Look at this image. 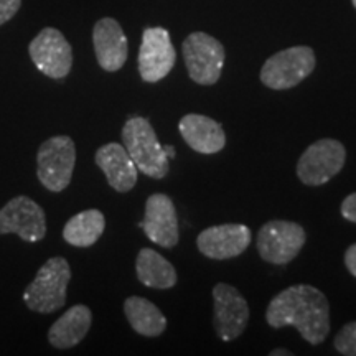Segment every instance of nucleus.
<instances>
[{
	"label": "nucleus",
	"mask_w": 356,
	"mask_h": 356,
	"mask_svg": "<svg viewBox=\"0 0 356 356\" xmlns=\"http://www.w3.org/2000/svg\"><path fill=\"white\" fill-rule=\"evenodd\" d=\"M96 165L104 172L108 184L119 193H127L137 184V167L126 150L118 142H109L97 149Z\"/></svg>",
	"instance_id": "obj_16"
},
{
	"label": "nucleus",
	"mask_w": 356,
	"mask_h": 356,
	"mask_svg": "<svg viewBox=\"0 0 356 356\" xmlns=\"http://www.w3.org/2000/svg\"><path fill=\"white\" fill-rule=\"evenodd\" d=\"M33 65L44 76L61 79L73 66V51L65 35L56 29H43L29 47Z\"/></svg>",
	"instance_id": "obj_10"
},
{
	"label": "nucleus",
	"mask_w": 356,
	"mask_h": 356,
	"mask_svg": "<svg viewBox=\"0 0 356 356\" xmlns=\"http://www.w3.org/2000/svg\"><path fill=\"white\" fill-rule=\"evenodd\" d=\"M92 323V314L86 305H73L66 310L48 332V341L58 350H68L81 343Z\"/></svg>",
	"instance_id": "obj_18"
},
{
	"label": "nucleus",
	"mask_w": 356,
	"mask_h": 356,
	"mask_svg": "<svg viewBox=\"0 0 356 356\" xmlns=\"http://www.w3.org/2000/svg\"><path fill=\"white\" fill-rule=\"evenodd\" d=\"M177 53L170 33L162 26L145 29L139 50V73L145 83H157L173 70Z\"/></svg>",
	"instance_id": "obj_12"
},
{
	"label": "nucleus",
	"mask_w": 356,
	"mask_h": 356,
	"mask_svg": "<svg viewBox=\"0 0 356 356\" xmlns=\"http://www.w3.org/2000/svg\"><path fill=\"white\" fill-rule=\"evenodd\" d=\"M19 234L26 243L42 241L47 234V218L43 208L32 198H12L0 210V234Z\"/></svg>",
	"instance_id": "obj_11"
},
{
	"label": "nucleus",
	"mask_w": 356,
	"mask_h": 356,
	"mask_svg": "<svg viewBox=\"0 0 356 356\" xmlns=\"http://www.w3.org/2000/svg\"><path fill=\"white\" fill-rule=\"evenodd\" d=\"M333 346L340 355L356 356V322L346 323L340 332L337 333Z\"/></svg>",
	"instance_id": "obj_22"
},
{
	"label": "nucleus",
	"mask_w": 356,
	"mask_h": 356,
	"mask_svg": "<svg viewBox=\"0 0 356 356\" xmlns=\"http://www.w3.org/2000/svg\"><path fill=\"white\" fill-rule=\"evenodd\" d=\"M71 279V269L65 257H51L40 267L24 293L30 310L38 314H53L66 304V291Z\"/></svg>",
	"instance_id": "obj_3"
},
{
	"label": "nucleus",
	"mask_w": 356,
	"mask_h": 356,
	"mask_svg": "<svg viewBox=\"0 0 356 356\" xmlns=\"http://www.w3.org/2000/svg\"><path fill=\"white\" fill-rule=\"evenodd\" d=\"M345 266H346V269L350 270V274L356 277V244H351V246L346 249Z\"/></svg>",
	"instance_id": "obj_25"
},
{
	"label": "nucleus",
	"mask_w": 356,
	"mask_h": 356,
	"mask_svg": "<svg viewBox=\"0 0 356 356\" xmlns=\"http://www.w3.org/2000/svg\"><path fill=\"white\" fill-rule=\"evenodd\" d=\"M266 320L273 328L296 327L310 345H320L330 333V304L317 287L299 284L269 302Z\"/></svg>",
	"instance_id": "obj_1"
},
{
	"label": "nucleus",
	"mask_w": 356,
	"mask_h": 356,
	"mask_svg": "<svg viewBox=\"0 0 356 356\" xmlns=\"http://www.w3.org/2000/svg\"><path fill=\"white\" fill-rule=\"evenodd\" d=\"M124 314L131 327L142 337H160L167 328V318L162 310L144 297H129L124 302Z\"/></svg>",
	"instance_id": "obj_20"
},
{
	"label": "nucleus",
	"mask_w": 356,
	"mask_h": 356,
	"mask_svg": "<svg viewBox=\"0 0 356 356\" xmlns=\"http://www.w3.org/2000/svg\"><path fill=\"white\" fill-rule=\"evenodd\" d=\"M315 53L310 47H292L267 58L261 70L264 86L284 91L296 88L315 70Z\"/></svg>",
	"instance_id": "obj_5"
},
{
	"label": "nucleus",
	"mask_w": 356,
	"mask_h": 356,
	"mask_svg": "<svg viewBox=\"0 0 356 356\" xmlns=\"http://www.w3.org/2000/svg\"><path fill=\"white\" fill-rule=\"evenodd\" d=\"M22 6V0H0V25L13 19Z\"/></svg>",
	"instance_id": "obj_23"
},
{
	"label": "nucleus",
	"mask_w": 356,
	"mask_h": 356,
	"mask_svg": "<svg viewBox=\"0 0 356 356\" xmlns=\"http://www.w3.org/2000/svg\"><path fill=\"white\" fill-rule=\"evenodd\" d=\"M270 356H292V351L284 350V348H277L270 351Z\"/></svg>",
	"instance_id": "obj_26"
},
{
	"label": "nucleus",
	"mask_w": 356,
	"mask_h": 356,
	"mask_svg": "<svg viewBox=\"0 0 356 356\" xmlns=\"http://www.w3.org/2000/svg\"><path fill=\"white\" fill-rule=\"evenodd\" d=\"M184 140L198 154H218L225 149L226 134L221 124L202 114H186L178 124Z\"/></svg>",
	"instance_id": "obj_17"
},
{
	"label": "nucleus",
	"mask_w": 356,
	"mask_h": 356,
	"mask_svg": "<svg viewBox=\"0 0 356 356\" xmlns=\"http://www.w3.org/2000/svg\"><path fill=\"white\" fill-rule=\"evenodd\" d=\"M307 241L305 229L299 222L286 220L267 221L259 229L256 246L259 256L269 264L284 266L299 256Z\"/></svg>",
	"instance_id": "obj_6"
},
{
	"label": "nucleus",
	"mask_w": 356,
	"mask_h": 356,
	"mask_svg": "<svg viewBox=\"0 0 356 356\" xmlns=\"http://www.w3.org/2000/svg\"><path fill=\"white\" fill-rule=\"evenodd\" d=\"M122 144L136 163L137 170H140L144 175L155 180L168 175V170H170L168 157L157 139L154 127L150 126L149 119L140 118V115L127 119L122 127Z\"/></svg>",
	"instance_id": "obj_2"
},
{
	"label": "nucleus",
	"mask_w": 356,
	"mask_h": 356,
	"mask_svg": "<svg viewBox=\"0 0 356 356\" xmlns=\"http://www.w3.org/2000/svg\"><path fill=\"white\" fill-rule=\"evenodd\" d=\"M185 66L190 78L202 86H213L221 78L225 65V47L211 35L190 33L181 44Z\"/></svg>",
	"instance_id": "obj_7"
},
{
	"label": "nucleus",
	"mask_w": 356,
	"mask_h": 356,
	"mask_svg": "<svg viewBox=\"0 0 356 356\" xmlns=\"http://www.w3.org/2000/svg\"><path fill=\"white\" fill-rule=\"evenodd\" d=\"M346 162V149L340 140L320 139L300 155L297 177L304 185L320 186L340 173Z\"/></svg>",
	"instance_id": "obj_8"
},
{
	"label": "nucleus",
	"mask_w": 356,
	"mask_h": 356,
	"mask_svg": "<svg viewBox=\"0 0 356 356\" xmlns=\"http://www.w3.org/2000/svg\"><path fill=\"white\" fill-rule=\"evenodd\" d=\"M76 163V147L68 136H55L40 145L37 175L44 188L60 193L70 185Z\"/></svg>",
	"instance_id": "obj_4"
},
{
	"label": "nucleus",
	"mask_w": 356,
	"mask_h": 356,
	"mask_svg": "<svg viewBox=\"0 0 356 356\" xmlns=\"http://www.w3.org/2000/svg\"><path fill=\"white\" fill-rule=\"evenodd\" d=\"M251 239V229L248 226L220 225L203 229L197 238V248L210 259H233L246 251Z\"/></svg>",
	"instance_id": "obj_14"
},
{
	"label": "nucleus",
	"mask_w": 356,
	"mask_h": 356,
	"mask_svg": "<svg viewBox=\"0 0 356 356\" xmlns=\"http://www.w3.org/2000/svg\"><path fill=\"white\" fill-rule=\"evenodd\" d=\"M162 147H163V150H165V154H167L168 159L175 157V149H173L172 145H162Z\"/></svg>",
	"instance_id": "obj_27"
},
{
	"label": "nucleus",
	"mask_w": 356,
	"mask_h": 356,
	"mask_svg": "<svg viewBox=\"0 0 356 356\" xmlns=\"http://www.w3.org/2000/svg\"><path fill=\"white\" fill-rule=\"evenodd\" d=\"M137 279L150 289H172L177 284V270L165 257L150 248H142L136 261Z\"/></svg>",
	"instance_id": "obj_19"
},
{
	"label": "nucleus",
	"mask_w": 356,
	"mask_h": 356,
	"mask_svg": "<svg viewBox=\"0 0 356 356\" xmlns=\"http://www.w3.org/2000/svg\"><path fill=\"white\" fill-rule=\"evenodd\" d=\"M106 229V218L99 210H86L78 213L63 228L65 241L76 248L92 246Z\"/></svg>",
	"instance_id": "obj_21"
},
{
	"label": "nucleus",
	"mask_w": 356,
	"mask_h": 356,
	"mask_svg": "<svg viewBox=\"0 0 356 356\" xmlns=\"http://www.w3.org/2000/svg\"><path fill=\"white\" fill-rule=\"evenodd\" d=\"M142 229L150 241L172 249L178 244V218L172 198L163 193H154L147 198Z\"/></svg>",
	"instance_id": "obj_13"
},
{
	"label": "nucleus",
	"mask_w": 356,
	"mask_h": 356,
	"mask_svg": "<svg viewBox=\"0 0 356 356\" xmlns=\"http://www.w3.org/2000/svg\"><path fill=\"white\" fill-rule=\"evenodd\" d=\"M351 2H353V6H355V8H356V0H351Z\"/></svg>",
	"instance_id": "obj_28"
},
{
	"label": "nucleus",
	"mask_w": 356,
	"mask_h": 356,
	"mask_svg": "<svg viewBox=\"0 0 356 356\" xmlns=\"http://www.w3.org/2000/svg\"><path fill=\"white\" fill-rule=\"evenodd\" d=\"M341 216L346 221L356 222V193L348 195L341 203Z\"/></svg>",
	"instance_id": "obj_24"
},
{
	"label": "nucleus",
	"mask_w": 356,
	"mask_h": 356,
	"mask_svg": "<svg viewBox=\"0 0 356 356\" xmlns=\"http://www.w3.org/2000/svg\"><path fill=\"white\" fill-rule=\"evenodd\" d=\"M92 43L97 63L104 71L114 73L126 65L129 55V44L126 33L118 20L101 19L92 30Z\"/></svg>",
	"instance_id": "obj_15"
},
{
	"label": "nucleus",
	"mask_w": 356,
	"mask_h": 356,
	"mask_svg": "<svg viewBox=\"0 0 356 356\" xmlns=\"http://www.w3.org/2000/svg\"><path fill=\"white\" fill-rule=\"evenodd\" d=\"M213 323L222 341H233L243 335L249 323V305L243 293L229 284L220 282L213 289Z\"/></svg>",
	"instance_id": "obj_9"
}]
</instances>
